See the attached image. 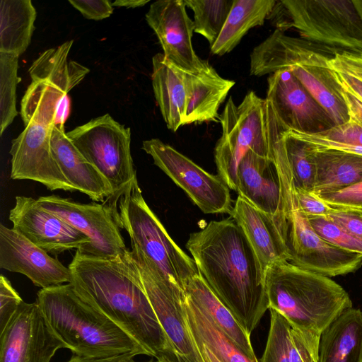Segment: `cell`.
I'll list each match as a JSON object with an SVG mask.
<instances>
[{
	"mask_svg": "<svg viewBox=\"0 0 362 362\" xmlns=\"http://www.w3.org/2000/svg\"><path fill=\"white\" fill-rule=\"evenodd\" d=\"M183 306L192 334L202 339L221 362H258L248 357L185 292Z\"/></svg>",
	"mask_w": 362,
	"mask_h": 362,
	"instance_id": "cell-30",
	"label": "cell"
},
{
	"mask_svg": "<svg viewBox=\"0 0 362 362\" xmlns=\"http://www.w3.org/2000/svg\"><path fill=\"white\" fill-rule=\"evenodd\" d=\"M308 144L316 166L315 194L336 192L362 182V156Z\"/></svg>",
	"mask_w": 362,
	"mask_h": 362,
	"instance_id": "cell-26",
	"label": "cell"
},
{
	"mask_svg": "<svg viewBox=\"0 0 362 362\" xmlns=\"http://www.w3.org/2000/svg\"><path fill=\"white\" fill-rule=\"evenodd\" d=\"M280 134L296 189L313 192L316 166L309 145L293 135L279 121Z\"/></svg>",
	"mask_w": 362,
	"mask_h": 362,
	"instance_id": "cell-32",
	"label": "cell"
},
{
	"mask_svg": "<svg viewBox=\"0 0 362 362\" xmlns=\"http://www.w3.org/2000/svg\"><path fill=\"white\" fill-rule=\"evenodd\" d=\"M311 226L327 243L343 250L362 254V240L327 217L308 216Z\"/></svg>",
	"mask_w": 362,
	"mask_h": 362,
	"instance_id": "cell-36",
	"label": "cell"
},
{
	"mask_svg": "<svg viewBox=\"0 0 362 362\" xmlns=\"http://www.w3.org/2000/svg\"><path fill=\"white\" fill-rule=\"evenodd\" d=\"M317 196L332 208L362 213V182Z\"/></svg>",
	"mask_w": 362,
	"mask_h": 362,
	"instance_id": "cell-37",
	"label": "cell"
},
{
	"mask_svg": "<svg viewBox=\"0 0 362 362\" xmlns=\"http://www.w3.org/2000/svg\"><path fill=\"white\" fill-rule=\"evenodd\" d=\"M269 309L288 321L318 362L320 337L344 310L352 308L347 292L329 277L288 261L273 264L265 271Z\"/></svg>",
	"mask_w": 362,
	"mask_h": 362,
	"instance_id": "cell-3",
	"label": "cell"
},
{
	"mask_svg": "<svg viewBox=\"0 0 362 362\" xmlns=\"http://www.w3.org/2000/svg\"><path fill=\"white\" fill-rule=\"evenodd\" d=\"M239 196L271 217L276 216L281 203V183L277 165L270 155L249 151L240 161L237 175Z\"/></svg>",
	"mask_w": 362,
	"mask_h": 362,
	"instance_id": "cell-21",
	"label": "cell"
},
{
	"mask_svg": "<svg viewBox=\"0 0 362 362\" xmlns=\"http://www.w3.org/2000/svg\"><path fill=\"white\" fill-rule=\"evenodd\" d=\"M23 302L9 280L0 276V332L6 327Z\"/></svg>",
	"mask_w": 362,
	"mask_h": 362,
	"instance_id": "cell-38",
	"label": "cell"
},
{
	"mask_svg": "<svg viewBox=\"0 0 362 362\" xmlns=\"http://www.w3.org/2000/svg\"><path fill=\"white\" fill-rule=\"evenodd\" d=\"M65 349L54 334L36 303L24 301L0 332V362H50Z\"/></svg>",
	"mask_w": 362,
	"mask_h": 362,
	"instance_id": "cell-15",
	"label": "cell"
},
{
	"mask_svg": "<svg viewBox=\"0 0 362 362\" xmlns=\"http://www.w3.org/2000/svg\"><path fill=\"white\" fill-rule=\"evenodd\" d=\"M36 303L52 332L76 356L93 359L149 356L119 326L83 300L70 283L40 289Z\"/></svg>",
	"mask_w": 362,
	"mask_h": 362,
	"instance_id": "cell-4",
	"label": "cell"
},
{
	"mask_svg": "<svg viewBox=\"0 0 362 362\" xmlns=\"http://www.w3.org/2000/svg\"><path fill=\"white\" fill-rule=\"evenodd\" d=\"M19 56L0 52V135L18 115L16 88L21 78L18 75Z\"/></svg>",
	"mask_w": 362,
	"mask_h": 362,
	"instance_id": "cell-34",
	"label": "cell"
},
{
	"mask_svg": "<svg viewBox=\"0 0 362 362\" xmlns=\"http://www.w3.org/2000/svg\"><path fill=\"white\" fill-rule=\"evenodd\" d=\"M193 337L204 362H221L202 339L195 335Z\"/></svg>",
	"mask_w": 362,
	"mask_h": 362,
	"instance_id": "cell-45",
	"label": "cell"
},
{
	"mask_svg": "<svg viewBox=\"0 0 362 362\" xmlns=\"http://www.w3.org/2000/svg\"><path fill=\"white\" fill-rule=\"evenodd\" d=\"M131 252L146 293L177 361L204 362L186 320L185 291L160 277L136 251Z\"/></svg>",
	"mask_w": 362,
	"mask_h": 362,
	"instance_id": "cell-14",
	"label": "cell"
},
{
	"mask_svg": "<svg viewBox=\"0 0 362 362\" xmlns=\"http://www.w3.org/2000/svg\"><path fill=\"white\" fill-rule=\"evenodd\" d=\"M51 148L62 173L76 191L86 194L94 202H104L112 196L108 181L72 144L64 126L53 127Z\"/></svg>",
	"mask_w": 362,
	"mask_h": 362,
	"instance_id": "cell-22",
	"label": "cell"
},
{
	"mask_svg": "<svg viewBox=\"0 0 362 362\" xmlns=\"http://www.w3.org/2000/svg\"><path fill=\"white\" fill-rule=\"evenodd\" d=\"M69 4L77 9L84 18L100 21L110 17L114 8L108 0H69Z\"/></svg>",
	"mask_w": 362,
	"mask_h": 362,
	"instance_id": "cell-40",
	"label": "cell"
},
{
	"mask_svg": "<svg viewBox=\"0 0 362 362\" xmlns=\"http://www.w3.org/2000/svg\"><path fill=\"white\" fill-rule=\"evenodd\" d=\"M270 310V327L261 362H315L302 338L285 317Z\"/></svg>",
	"mask_w": 362,
	"mask_h": 362,
	"instance_id": "cell-31",
	"label": "cell"
},
{
	"mask_svg": "<svg viewBox=\"0 0 362 362\" xmlns=\"http://www.w3.org/2000/svg\"><path fill=\"white\" fill-rule=\"evenodd\" d=\"M186 247L216 296L250 336L269 309L265 272L233 218L211 221L190 234Z\"/></svg>",
	"mask_w": 362,
	"mask_h": 362,
	"instance_id": "cell-1",
	"label": "cell"
},
{
	"mask_svg": "<svg viewBox=\"0 0 362 362\" xmlns=\"http://www.w3.org/2000/svg\"><path fill=\"white\" fill-rule=\"evenodd\" d=\"M129 358V355L102 359L87 358L74 355L67 362H126Z\"/></svg>",
	"mask_w": 362,
	"mask_h": 362,
	"instance_id": "cell-46",
	"label": "cell"
},
{
	"mask_svg": "<svg viewBox=\"0 0 362 362\" xmlns=\"http://www.w3.org/2000/svg\"><path fill=\"white\" fill-rule=\"evenodd\" d=\"M334 51L276 29L250 54V74L262 76L286 69L301 83L332 118L334 125L349 121L341 87L329 68Z\"/></svg>",
	"mask_w": 362,
	"mask_h": 362,
	"instance_id": "cell-6",
	"label": "cell"
},
{
	"mask_svg": "<svg viewBox=\"0 0 362 362\" xmlns=\"http://www.w3.org/2000/svg\"><path fill=\"white\" fill-rule=\"evenodd\" d=\"M231 217L242 228L253 247L264 272L289 256L272 217L238 196Z\"/></svg>",
	"mask_w": 362,
	"mask_h": 362,
	"instance_id": "cell-23",
	"label": "cell"
},
{
	"mask_svg": "<svg viewBox=\"0 0 362 362\" xmlns=\"http://www.w3.org/2000/svg\"><path fill=\"white\" fill-rule=\"evenodd\" d=\"M185 292L248 357L257 361L250 336L216 296L200 274L187 283Z\"/></svg>",
	"mask_w": 362,
	"mask_h": 362,
	"instance_id": "cell-29",
	"label": "cell"
},
{
	"mask_svg": "<svg viewBox=\"0 0 362 362\" xmlns=\"http://www.w3.org/2000/svg\"><path fill=\"white\" fill-rule=\"evenodd\" d=\"M0 267L26 276L42 288L71 282L70 269L13 228L0 225Z\"/></svg>",
	"mask_w": 362,
	"mask_h": 362,
	"instance_id": "cell-20",
	"label": "cell"
},
{
	"mask_svg": "<svg viewBox=\"0 0 362 362\" xmlns=\"http://www.w3.org/2000/svg\"><path fill=\"white\" fill-rule=\"evenodd\" d=\"M193 12L194 32L202 35L211 47L217 40L234 0H183Z\"/></svg>",
	"mask_w": 362,
	"mask_h": 362,
	"instance_id": "cell-33",
	"label": "cell"
},
{
	"mask_svg": "<svg viewBox=\"0 0 362 362\" xmlns=\"http://www.w3.org/2000/svg\"><path fill=\"white\" fill-rule=\"evenodd\" d=\"M36 10L30 0H1L0 52H25L35 30Z\"/></svg>",
	"mask_w": 362,
	"mask_h": 362,
	"instance_id": "cell-28",
	"label": "cell"
},
{
	"mask_svg": "<svg viewBox=\"0 0 362 362\" xmlns=\"http://www.w3.org/2000/svg\"><path fill=\"white\" fill-rule=\"evenodd\" d=\"M127 362H136V361H135L134 360V358H132V359L129 360V361H127ZM149 362H152V361H149ZM156 362H158V361H156Z\"/></svg>",
	"mask_w": 362,
	"mask_h": 362,
	"instance_id": "cell-49",
	"label": "cell"
},
{
	"mask_svg": "<svg viewBox=\"0 0 362 362\" xmlns=\"http://www.w3.org/2000/svg\"><path fill=\"white\" fill-rule=\"evenodd\" d=\"M116 222L130 238L132 250L163 279L185 291L199 271L189 257L170 237L145 202L136 179L110 206Z\"/></svg>",
	"mask_w": 362,
	"mask_h": 362,
	"instance_id": "cell-8",
	"label": "cell"
},
{
	"mask_svg": "<svg viewBox=\"0 0 362 362\" xmlns=\"http://www.w3.org/2000/svg\"><path fill=\"white\" fill-rule=\"evenodd\" d=\"M296 193L301 210L308 216L327 217L333 209L313 192L296 188Z\"/></svg>",
	"mask_w": 362,
	"mask_h": 362,
	"instance_id": "cell-41",
	"label": "cell"
},
{
	"mask_svg": "<svg viewBox=\"0 0 362 362\" xmlns=\"http://www.w3.org/2000/svg\"><path fill=\"white\" fill-rule=\"evenodd\" d=\"M69 92L53 83L32 78L21 103L24 124L36 121L52 127H64L70 112Z\"/></svg>",
	"mask_w": 362,
	"mask_h": 362,
	"instance_id": "cell-25",
	"label": "cell"
},
{
	"mask_svg": "<svg viewBox=\"0 0 362 362\" xmlns=\"http://www.w3.org/2000/svg\"><path fill=\"white\" fill-rule=\"evenodd\" d=\"M66 136L110 183L112 194L104 203L113 206L136 179L130 128L107 113L75 127Z\"/></svg>",
	"mask_w": 362,
	"mask_h": 362,
	"instance_id": "cell-11",
	"label": "cell"
},
{
	"mask_svg": "<svg viewBox=\"0 0 362 362\" xmlns=\"http://www.w3.org/2000/svg\"><path fill=\"white\" fill-rule=\"evenodd\" d=\"M221 135L214 149L218 176L229 189L237 190L238 169L249 151L269 156L267 105L250 90L235 105L230 96L220 115Z\"/></svg>",
	"mask_w": 362,
	"mask_h": 362,
	"instance_id": "cell-10",
	"label": "cell"
},
{
	"mask_svg": "<svg viewBox=\"0 0 362 362\" xmlns=\"http://www.w3.org/2000/svg\"><path fill=\"white\" fill-rule=\"evenodd\" d=\"M37 201L43 209L89 238L88 245L76 250L81 254L112 258L127 252L120 228L106 203L81 204L57 195L40 197Z\"/></svg>",
	"mask_w": 362,
	"mask_h": 362,
	"instance_id": "cell-13",
	"label": "cell"
},
{
	"mask_svg": "<svg viewBox=\"0 0 362 362\" xmlns=\"http://www.w3.org/2000/svg\"><path fill=\"white\" fill-rule=\"evenodd\" d=\"M53 127L36 121H30L25 125L24 130L12 141L11 178L36 181L52 191H76L53 156Z\"/></svg>",
	"mask_w": 362,
	"mask_h": 362,
	"instance_id": "cell-16",
	"label": "cell"
},
{
	"mask_svg": "<svg viewBox=\"0 0 362 362\" xmlns=\"http://www.w3.org/2000/svg\"><path fill=\"white\" fill-rule=\"evenodd\" d=\"M141 148L202 212L231 214L230 189L218 175L206 172L159 139L144 141Z\"/></svg>",
	"mask_w": 362,
	"mask_h": 362,
	"instance_id": "cell-12",
	"label": "cell"
},
{
	"mask_svg": "<svg viewBox=\"0 0 362 362\" xmlns=\"http://www.w3.org/2000/svg\"><path fill=\"white\" fill-rule=\"evenodd\" d=\"M327 64L332 71L351 75L362 81V49L336 52Z\"/></svg>",
	"mask_w": 362,
	"mask_h": 362,
	"instance_id": "cell-39",
	"label": "cell"
},
{
	"mask_svg": "<svg viewBox=\"0 0 362 362\" xmlns=\"http://www.w3.org/2000/svg\"><path fill=\"white\" fill-rule=\"evenodd\" d=\"M151 81L163 119L174 132L185 125L219 122L218 109L235 85L209 63L191 73L169 62L163 53L152 57Z\"/></svg>",
	"mask_w": 362,
	"mask_h": 362,
	"instance_id": "cell-7",
	"label": "cell"
},
{
	"mask_svg": "<svg viewBox=\"0 0 362 362\" xmlns=\"http://www.w3.org/2000/svg\"><path fill=\"white\" fill-rule=\"evenodd\" d=\"M145 18L169 62L191 73H198L206 66L208 62L201 59L193 48V21L187 13L183 0L156 1Z\"/></svg>",
	"mask_w": 362,
	"mask_h": 362,
	"instance_id": "cell-19",
	"label": "cell"
},
{
	"mask_svg": "<svg viewBox=\"0 0 362 362\" xmlns=\"http://www.w3.org/2000/svg\"><path fill=\"white\" fill-rule=\"evenodd\" d=\"M276 29L336 52L362 49V0H281L271 13Z\"/></svg>",
	"mask_w": 362,
	"mask_h": 362,
	"instance_id": "cell-9",
	"label": "cell"
},
{
	"mask_svg": "<svg viewBox=\"0 0 362 362\" xmlns=\"http://www.w3.org/2000/svg\"><path fill=\"white\" fill-rule=\"evenodd\" d=\"M69 268L78 295L104 314L148 353L173 354L144 290L132 252L100 258L78 251Z\"/></svg>",
	"mask_w": 362,
	"mask_h": 362,
	"instance_id": "cell-2",
	"label": "cell"
},
{
	"mask_svg": "<svg viewBox=\"0 0 362 362\" xmlns=\"http://www.w3.org/2000/svg\"><path fill=\"white\" fill-rule=\"evenodd\" d=\"M156 358L158 362H178L175 356L172 354H160Z\"/></svg>",
	"mask_w": 362,
	"mask_h": 362,
	"instance_id": "cell-48",
	"label": "cell"
},
{
	"mask_svg": "<svg viewBox=\"0 0 362 362\" xmlns=\"http://www.w3.org/2000/svg\"><path fill=\"white\" fill-rule=\"evenodd\" d=\"M267 129L269 153L277 165L281 183L280 211L272 218L287 249L289 262L328 277L356 272L362 266V254L336 247L315 231L297 199L279 124L270 120Z\"/></svg>",
	"mask_w": 362,
	"mask_h": 362,
	"instance_id": "cell-5",
	"label": "cell"
},
{
	"mask_svg": "<svg viewBox=\"0 0 362 362\" xmlns=\"http://www.w3.org/2000/svg\"><path fill=\"white\" fill-rule=\"evenodd\" d=\"M15 199L8 216L13 228L48 254L79 250L90 244L88 236L43 209L37 199L25 196Z\"/></svg>",
	"mask_w": 362,
	"mask_h": 362,
	"instance_id": "cell-18",
	"label": "cell"
},
{
	"mask_svg": "<svg viewBox=\"0 0 362 362\" xmlns=\"http://www.w3.org/2000/svg\"><path fill=\"white\" fill-rule=\"evenodd\" d=\"M148 2V0H117L115 1H111V4L112 6L134 8L144 6Z\"/></svg>",
	"mask_w": 362,
	"mask_h": 362,
	"instance_id": "cell-47",
	"label": "cell"
},
{
	"mask_svg": "<svg viewBox=\"0 0 362 362\" xmlns=\"http://www.w3.org/2000/svg\"><path fill=\"white\" fill-rule=\"evenodd\" d=\"M335 81L344 90L351 93L362 100V81L346 74L332 71Z\"/></svg>",
	"mask_w": 362,
	"mask_h": 362,
	"instance_id": "cell-43",
	"label": "cell"
},
{
	"mask_svg": "<svg viewBox=\"0 0 362 362\" xmlns=\"http://www.w3.org/2000/svg\"><path fill=\"white\" fill-rule=\"evenodd\" d=\"M327 218L362 240V213L333 208Z\"/></svg>",
	"mask_w": 362,
	"mask_h": 362,
	"instance_id": "cell-42",
	"label": "cell"
},
{
	"mask_svg": "<svg viewBox=\"0 0 362 362\" xmlns=\"http://www.w3.org/2000/svg\"><path fill=\"white\" fill-rule=\"evenodd\" d=\"M341 94L346 105L349 119L362 126V100L342 88Z\"/></svg>",
	"mask_w": 362,
	"mask_h": 362,
	"instance_id": "cell-44",
	"label": "cell"
},
{
	"mask_svg": "<svg viewBox=\"0 0 362 362\" xmlns=\"http://www.w3.org/2000/svg\"><path fill=\"white\" fill-rule=\"evenodd\" d=\"M318 362H362V312L344 310L322 332Z\"/></svg>",
	"mask_w": 362,
	"mask_h": 362,
	"instance_id": "cell-24",
	"label": "cell"
},
{
	"mask_svg": "<svg viewBox=\"0 0 362 362\" xmlns=\"http://www.w3.org/2000/svg\"><path fill=\"white\" fill-rule=\"evenodd\" d=\"M288 129L297 138L312 145L328 142L362 147V126L351 119L318 133L308 134Z\"/></svg>",
	"mask_w": 362,
	"mask_h": 362,
	"instance_id": "cell-35",
	"label": "cell"
},
{
	"mask_svg": "<svg viewBox=\"0 0 362 362\" xmlns=\"http://www.w3.org/2000/svg\"><path fill=\"white\" fill-rule=\"evenodd\" d=\"M276 4V0H234L211 52L218 56L230 52L251 28L264 25Z\"/></svg>",
	"mask_w": 362,
	"mask_h": 362,
	"instance_id": "cell-27",
	"label": "cell"
},
{
	"mask_svg": "<svg viewBox=\"0 0 362 362\" xmlns=\"http://www.w3.org/2000/svg\"><path fill=\"white\" fill-rule=\"evenodd\" d=\"M267 83L265 100L287 129L313 134L334 126L327 112L290 71L270 74Z\"/></svg>",
	"mask_w": 362,
	"mask_h": 362,
	"instance_id": "cell-17",
	"label": "cell"
}]
</instances>
